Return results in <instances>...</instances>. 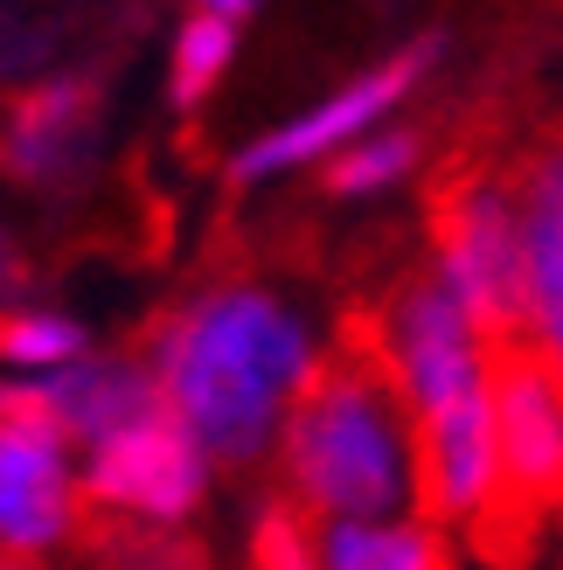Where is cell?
I'll return each mask as SVG.
<instances>
[{
	"mask_svg": "<svg viewBox=\"0 0 563 570\" xmlns=\"http://www.w3.org/2000/svg\"><path fill=\"white\" fill-rule=\"evenodd\" d=\"M494 404V494L473 515V543L494 563H522L543 515L563 501V368L536 334L481 341Z\"/></svg>",
	"mask_w": 563,
	"mask_h": 570,
	"instance_id": "cell-3",
	"label": "cell"
},
{
	"mask_svg": "<svg viewBox=\"0 0 563 570\" xmlns=\"http://www.w3.org/2000/svg\"><path fill=\"white\" fill-rule=\"evenodd\" d=\"M91 139H98L91 83H49V91H36L8 119L0 160H8L21 181H63V175H77V167L91 160Z\"/></svg>",
	"mask_w": 563,
	"mask_h": 570,
	"instance_id": "cell-10",
	"label": "cell"
},
{
	"mask_svg": "<svg viewBox=\"0 0 563 570\" xmlns=\"http://www.w3.org/2000/svg\"><path fill=\"white\" fill-rule=\"evenodd\" d=\"M425 56H432V42L425 49H411V56H397L389 70H376V77H362V83H348L342 98H327V105H314L306 119H293L286 132H271V139H258L244 160H237V175L244 181H258V175H271V167H299V160H314V154H327L334 139H348V132H362L376 119L383 105H397L411 83H417V70H425Z\"/></svg>",
	"mask_w": 563,
	"mask_h": 570,
	"instance_id": "cell-9",
	"label": "cell"
},
{
	"mask_svg": "<svg viewBox=\"0 0 563 570\" xmlns=\"http://www.w3.org/2000/svg\"><path fill=\"white\" fill-rule=\"evenodd\" d=\"M522 237H529V293H536V341L563 368V147L522 175Z\"/></svg>",
	"mask_w": 563,
	"mask_h": 570,
	"instance_id": "cell-11",
	"label": "cell"
},
{
	"mask_svg": "<svg viewBox=\"0 0 563 570\" xmlns=\"http://www.w3.org/2000/svg\"><path fill=\"white\" fill-rule=\"evenodd\" d=\"M154 368L203 452L250 460L306 376V341L265 293H209L154 334Z\"/></svg>",
	"mask_w": 563,
	"mask_h": 570,
	"instance_id": "cell-1",
	"label": "cell"
},
{
	"mask_svg": "<svg viewBox=\"0 0 563 570\" xmlns=\"http://www.w3.org/2000/svg\"><path fill=\"white\" fill-rule=\"evenodd\" d=\"M70 473L63 439L0 432V557H36L70 535Z\"/></svg>",
	"mask_w": 563,
	"mask_h": 570,
	"instance_id": "cell-8",
	"label": "cell"
},
{
	"mask_svg": "<svg viewBox=\"0 0 563 570\" xmlns=\"http://www.w3.org/2000/svg\"><path fill=\"white\" fill-rule=\"evenodd\" d=\"M49 390H56V411H63V432L70 439H91V445L167 404V390L154 376H139V368H98V362L56 376Z\"/></svg>",
	"mask_w": 563,
	"mask_h": 570,
	"instance_id": "cell-12",
	"label": "cell"
},
{
	"mask_svg": "<svg viewBox=\"0 0 563 570\" xmlns=\"http://www.w3.org/2000/svg\"><path fill=\"white\" fill-rule=\"evenodd\" d=\"M494 494V404L481 383L445 396L417 424V508L432 522H473Z\"/></svg>",
	"mask_w": 563,
	"mask_h": 570,
	"instance_id": "cell-7",
	"label": "cell"
},
{
	"mask_svg": "<svg viewBox=\"0 0 563 570\" xmlns=\"http://www.w3.org/2000/svg\"><path fill=\"white\" fill-rule=\"evenodd\" d=\"M91 501L105 515H147V522H175L203 501V439L181 424L175 404H160L139 424H126V432L98 439Z\"/></svg>",
	"mask_w": 563,
	"mask_h": 570,
	"instance_id": "cell-6",
	"label": "cell"
},
{
	"mask_svg": "<svg viewBox=\"0 0 563 570\" xmlns=\"http://www.w3.org/2000/svg\"><path fill=\"white\" fill-rule=\"evenodd\" d=\"M0 432H49V439H70L49 383H14V390H0Z\"/></svg>",
	"mask_w": 563,
	"mask_h": 570,
	"instance_id": "cell-17",
	"label": "cell"
},
{
	"mask_svg": "<svg viewBox=\"0 0 563 570\" xmlns=\"http://www.w3.org/2000/svg\"><path fill=\"white\" fill-rule=\"evenodd\" d=\"M250 557L258 563H320V529H314V501H271L258 515V535H250Z\"/></svg>",
	"mask_w": 563,
	"mask_h": 570,
	"instance_id": "cell-15",
	"label": "cell"
},
{
	"mask_svg": "<svg viewBox=\"0 0 563 570\" xmlns=\"http://www.w3.org/2000/svg\"><path fill=\"white\" fill-rule=\"evenodd\" d=\"M223 70H230V14L188 21L181 28V49H175V105H203Z\"/></svg>",
	"mask_w": 563,
	"mask_h": 570,
	"instance_id": "cell-14",
	"label": "cell"
},
{
	"mask_svg": "<svg viewBox=\"0 0 563 570\" xmlns=\"http://www.w3.org/2000/svg\"><path fill=\"white\" fill-rule=\"evenodd\" d=\"M0 355L8 362H63V355H77V327H63V321H8L0 327Z\"/></svg>",
	"mask_w": 563,
	"mask_h": 570,
	"instance_id": "cell-18",
	"label": "cell"
},
{
	"mask_svg": "<svg viewBox=\"0 0 563 570\" xmlns=\"http://www.w3.org/2000/svg\"><path fill=\"white\" fill-rule=\"evenodd\" d=\"M209 8H216V14H230V21H237V14L250 8V0H209Z\"/></svg>",
	"mask_w": 563,
	"mask_h": 570,
	"instance_id": "cell-19",
	"label": "cell"
},
{
	"mask_svg": "<svg viewBox=\"0 0 563 570\" xmlns=\"http://www.w3.org/2000/svg\"><path fill=\"white\" fill-rule=\"evenodd\" d=\"M432 244L438 272L453 278L466 321L481 341L536 334V293H529V237L522 209L508 203V181L481 167H445L432 181Z\"/></svg>",
	"mask_w": 563,
	"mask_h": 570,
	"instance_id": "cell-4",
	"label": "cell"
},
{
	"mask_svg": "<svg viewBox=\"0 0 563 570\" xmlns=\"http://www.w3.org/2000/svg\"><path fill=\"white\" fill-rule=\"evenodd\" d=\"M404 390L362 334L306 368L286 404L293 494L327 515H389L404 501Z\"/></svg>",
	"mask_w": 563,
	"mask_h": 570,
	"instance_id": "cell-2",
	"label": "cell"
},
{
	"mask_svg": "<svg viewBox=\"0 0 563 570\" xmlns=\"http://www.w3.org/2000/svg\"><path fill=\"white\" fill-rule=\"evenodd\" d=\"M411 139L404 132H389V139H369V147H355V154H342L327 167V188L334 195H362V188H383V181H397L404 167H411Z\"/></svg>",
	"mask_w": 563,
	"mask_h": 570,
	"instance_id": "cell-16",
	"label": "cell"
},
{
	"mask_svg": "<svg viewBox=\"0 0 563 570\" xmlns=\"http://www.w3.org/2000/svg\"><path fill=\"white\" fill-rule=\"evenodd\" d=\"M320 563L334 570H432L453 563L432 529H369V515H348L320 535Z\"/></svg>",
	"mask_w": 563,
	"mask_h": 570,
	"instance_id": "cell-13",
	"label": "cell"
},
{
	"mask_svg": "<svg viewBox=\"0 0 563 570\" xmlns=\"http://www.w3.org/2000/svg\"><path fill=\"white\" fill-rule=\"evenodd\" d=\"M355 334L376 348V362L397 376L411 411H432L445 396L473 390L481 376V334H473L466 306L453 293V278H411L383 299V313L355 321Z\"/></svg>",
	"mask_w": 563,
	"mask_h": 570,
	"instance_id": "cell-5",
	"label": "cell"
}]
</instances>
